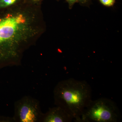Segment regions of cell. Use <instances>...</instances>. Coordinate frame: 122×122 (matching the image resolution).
Here are the masks:
<instances>
[{"label": "cell", "instance_id": "ba28073f", "mask_svg": "<svg viewBox=\"0 0 122 122\" xmlns=\"http://www.w3.org/2000/svg\"><path fill=\"white\" fill-rule=\"evenodd\" d=\"M44 0H25V1L36 5H41L42 2Z\"/></svg>", "mask_w": 122, "mask_h": 122}, {"label": "cell", "instance_id": "5b68a950", "mask_svg": "<svg viewBox=\"0 0 122 122\" xmlns=\"http://www.w3.org/2000/svg\"><path fill=\"white\" fill-rule=\"evenodd\" d=\"M73 118L61 107L56 106L43 113L40 122H70Z\"/></svg>", "mask_w": 122, "mask_h": 122}, {"label": "cell", "instance_id": "9c48e42d", "mask_svg": "<svg viewBox=\"0 0 122 122\" xmlns=\"http://www.w3.org/2000/svg\"><path fill=\"white\" fill-rule=\"evenodd\" d=\"M66 2H68L69 4V8L70 9H71L73 6L74 5L78 2V0H66Z\"/></svg>", "mask_w": 122, "mask_h": 122}, {"label": "cell", "instance_id": "3957f363", "mask_svg": "<svg viewBox=\"0 0 122 122\" xmlns=\"http://www.w3.org/2000/svg\"><path fill=\"white\" fill-rule=\"evenodd\" d=\"M121 114L113 101L102 98L92 100L81 117V122H117Z\"/></svg>", "mask_w": 122, "mask_h": 122}, {"label": "cell", "instance_id": "8fae6325", "mask_svg": "<svg viewBox=\"0 0 122 122\" xmlns=\"http://www.w3.org/2000/svg\"></svg>", "mask_w": 122, "mask_h": 122}, {"label": "cell", "instance_id": "7a4b0ae2", "mask_svg": "<svg viewBox=\"0 0 122 122\" xmlns=\"http://www.w3.org/2000/svg\"><path fill=\"white\" fill-rule=\"evenodd\" d=\"M54 103L75 122H81L83 112L92 100V89L85 81L70 78L61 81L54 90Z\"/></svg>", "mask_w": 122, "mask_h": 122}, {"label": "cell", "instance_id": "52a82bcc", "mask_svg": "<svg viewBox=\"0 0 122 122\" xmlns=\"http://www.w3.org/2000/svg\"><path fill=\"white\" fill-rule=\"evenodd\" d=\"M100 3L107 7L113 6L115 3L116 0H99Z\"/></svg>", "mask_w": 122, "mask_h": 122}, {"label": "cell", "instance_id": "30bf717a", "mask_svg": "<svg viewBox=\"0 0 122 122\" xmlns=\"http://www.w3.org/2000/svg\"><path fill=\"white\" fill-rule=\"evenodd\" d=\"M91 0H78V2L82 5H87L90 2Z\"/></svg>", "mask_w": 122, "mask_h": 122}, {"label": "cell", "instance_id": "8992f818", "mask_svg": "<svg viewBox=\"0 0 122 122\" xmlns=\"http://www.w3.org/2000/svg\"><path fill=\"white\" fill-rule=\"evenodd\" d=\"M25 1V0H0V11L14 7Z\"/></svg>", "mask_w": 122, "mask_h": 122}, {"label": "cell", "instance_id": "277c9868", "mask_svg": "<svg viewBox=\"0 0 122 122\" xmlns=\"http://www.w3.org/2000/svg\"><path fill=\"white\" fill-rule=\"evenodd\" d=\"M15 122H40L43 113L38 100L30 96H25L14 103Z\"/></svg>", "mask_w": 122, "mask_h": 122}, {"label": "cell", "instance_id": "6da1fadb", "mask_svg": "<svg viewBox=\"0 0 122 122\" xmlns=\"http://www.w3.org/2000/svg\"><path fill=\"white\" fill-rule=\"evenodd\" d=\"M46 28L41 5L25 1L0 11V67L20 64Z\"/></svg>", "mask_w": 122, "mask_h": 122}]
</instances>
